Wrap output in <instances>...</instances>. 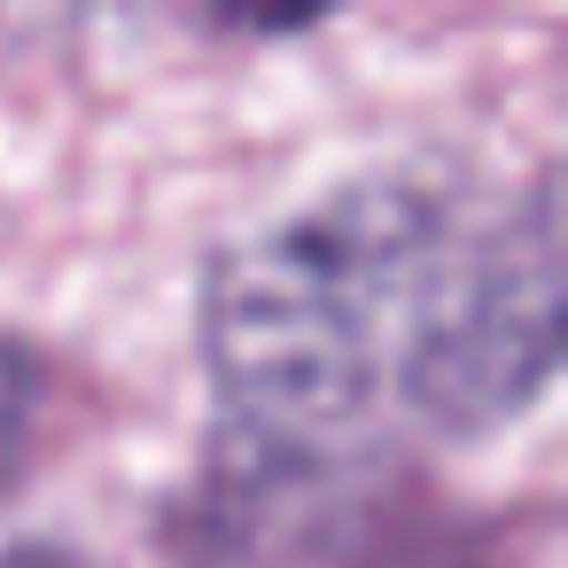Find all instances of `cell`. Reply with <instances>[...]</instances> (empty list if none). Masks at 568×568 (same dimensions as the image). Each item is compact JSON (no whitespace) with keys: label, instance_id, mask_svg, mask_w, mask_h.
Here are the masks:
<instances>
[{"label":"cell","instance_id":"obj_1","mask_svg":"<svg viewBox=\"0 0 568 568\" xmlns=\"http://www.w3.org/2000/svg\"><path fill=\"white\" fill-rule=\"evenodd\" d=\"M444 226L436 187L374 180L211 265L203 366L257 475H296L366 420Z\"/></svg>","mask_w":568,"mask_h":568},{"label":"cell","instance_id":"obj_2","mask_svg":"<svg viewBox=\"0 0 568 568\" xmlns=\"http://www.w3.org/2000/svg\"><path fill=\"white\" fill-rule=\"evenodd\" d=\"M560 304H568V281H560L552 180L521 187L475 234L444 226L405 320V351H397L405 405L444 436H490L521 420L552 389Z\"/></svg>","mask_w":568,"mask_h":568},{"label":"cell","instance_id":"obj_3","mask_svg":"<svg viewBox=\"0 0 568 568\" xmlns=\"http://www.w3.org/2000/svg\"><path fill=\"white\" fill-rule=\"evenodd\" d=\"M40 413H48V374L24 343L0 335V490L17 483V467L32 459V436H40Z\"/></svg>","mask_w":568,"mask_h":568},{"label":"cell","instance_id":"obj_4","mask_svg":"<svg viewBox=\"0 0 568 568\" xmlns=\"http://www.w3.org/2000/svg\"><path fill=\"white\" fill-rule=\"evenodd\" d=\"M0 568H87L71 545H40V537H24V545H0Z\"/></svg>","mask_w":568,"mask_h":568}]
</instances>
